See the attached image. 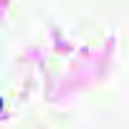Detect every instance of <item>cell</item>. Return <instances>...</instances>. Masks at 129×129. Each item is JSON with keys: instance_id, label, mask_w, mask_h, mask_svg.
Segmentation results:
<instances>
[{"instance_id": "obj_1", "label": "cell", "mask_w": 129, "mask_h": 129, "mask_svg": "<svg viewBox=\"0 0 129 129\" xmlns=\"http://www.w3.org/2000/svg\"><path fill=\"white\" fill-rule=\"evenodd\" d=\"M0 106H3V101H0Z\"/></svg>"}]
</instances>
